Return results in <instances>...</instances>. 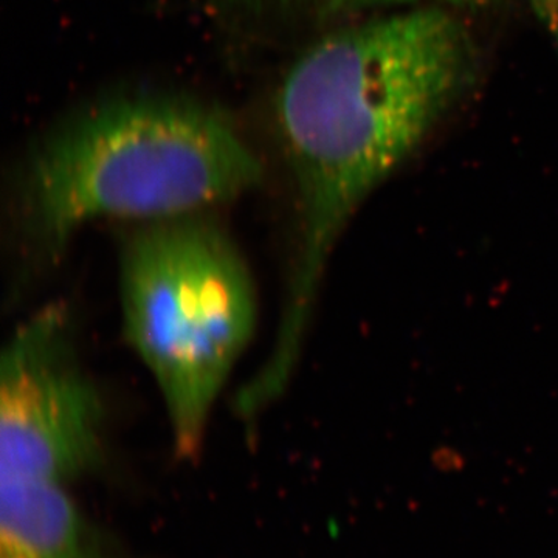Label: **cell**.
<instances>
[{
	"label": "cell",
	"mask_w": 558,
	"mask_h": 558,
	"mask_svg": "<svg viewBox=\"0 0 558 558\" xmlns=\"http://www.w3.org/2000/svg\"><path fill=\"white\" fill-rule=\"evenodd\" d=\"M478 50L439 9L330 33L279 84L275 117L299 194V245L271 362L295 366L328 264L355 208L472 87Z\"/></svg>",
	"instance_id": "6da1fadb"
},
{
	"label": "cell",
	"mask_w": 558,
	"mask_h": 558,
	"mask_svg": "<svg viewBox=\"0 0 558 558\" xmlns=\"http://www.w3.org/2000/svg\"><path fill=\"white\" fill-rule=\"evenodd\" d=\"M255 150L220 110L172 95H126L86 106L28 150L25 223L60 255L98 219L138 222L196 215L259 186Z\"/></svg>",
	"instance_id": "7a4b0ae2"
},
{
	"label": "cell",
	"mask_w": 558,
	"mask_h": 558,
	"mask_svg": "<svg viewBox=\"0 0 558 558\" xmlns=\"http://www.w3.org/2000/svg\"><path fill=\"white\" fill-rule=\"evenodd\" d=\"M119 267L124 339L159 388L175 449L193 454L255 333L252 275L229 234L199 213L140 222Z\"/></svg>",
	"instance_id": "3957f363"
},
{
	"label": "cell",
	"mask_w": 558,
	"mask_h": 558,
	"mask_svg": "<svg viewBox=\"0 0 558 558\" xmlns=\"http://www.w3.org/2000/svg\"><path fill=\"white\" fill-rule=\"evenodd\" d=\"M105 422L68 314L57 306L36 312L2 352L0 472L68 484L100 464Z\"/></svg>",
	"instance_id": "277c9868"
},
{
	"label": "cell",
	"mask_w": 558,
	"mask_h": 558,
	"mask_svg": "<svg viewBox=\"0 0 558 558\" xmlns=\"http://www.w3.org/2000/svg\"><path fill=\"white\" fill-rule=\"evenodd\" d=\"M0 558H102V554L64 484L2 475Z\"/></svg>",
	"instance_id": "5b68a950"
},
{
	"label": "cell",
	"mask_w": 558,
	"mask_h": 558,
	"mask_svg": "<svg viewBox=\"0 0 558 558\" xmlns=\"http://www.w3.org/2000/svg\"><path fill=\"white\" fill-rule=\"evenodd\" d=\"M405 2H411V0H314V5L323 17H339L360 10Z\"/></svg>",
	"instance_id": "8992f818"
},
{
	"label": "cell",
	"mask_w": 558,
	"mask_h": 558,
	"mask_svg": "<svg viewBox=\"0 0 558 558\" xmlns=\"http://www.w3.org/2000/svg\"><path fill=\"white\" fill-rule=\"evenodd\" d=\"M222 2L240 7V9H267V7L278 5V3H284L288 0H222Z\"/></svg>",
	"instance_id": "52a82bcc"
},
{
	"label": "cell",
	"mask_w": 558,
	"mask_h": 558,
	"mask_svg": "<svg viewBox=\"0 0 558 558\" xmlns=\"http://www.w3.org/2000/svg\"><path fill=\"white\" fill-rule=\"evenodd\" d=\"M454 2H464V0H454ZM472 2V0H470Z\"/></svg>",
	"instance_id": "ba28073f"
}]
</instances>
